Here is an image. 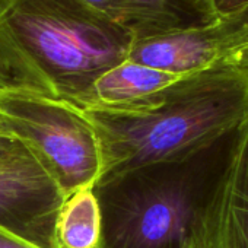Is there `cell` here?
<instances>
[{"label": "cell", "instance_id": "cell-1", "mask_svg": "<svg viewBox=\"0 0 248 248\" xmlns=\"http://www.w3.org/2000/svg\"><path fill=\"white\" fill-rule=\"evenodd\" d=\"M85 112L102 148L96 186L142 170L184 165L232 135L245 118L248 69L225 64L187 75L143 112Z\"/></svg>", "mask_w": 248, "mask_h": 248}, {"label": "cell", "instance_id": "cell-2", "mask_svg": "<svg viewBox=\"0 0 248 248\" xmlns=\"http://www.w3.org/2000/svg\"><path fill=\"white\" fill-rule=\"evenodd\" d=\"M132 43L80 0H0V60L12 88L73 102Z\"/></svg>", "mask_w": 248, "mask_h": 248}, {"label": "cell", "instance_id": "cell-3", "mask_svg": "<svg viewBox=\"0 0 248 248\" xmlns=\"http://www.w3.org/2000/svg\"><path fill=\"white\" fill-rule=\"evenodd\" d=\"M0 114L8 133L37 158L64 197L96 186L104 158L99 138L83 109L28 89H0Z\"/></svg>", "mask_w": 248, "mask_h": 248}, {"label": "cell", "instance_id": "cell-4", "mask_svg": "<svg viewBox=\"0 0 248 248\" xmlns=\"http://www.w3.org/2000/svg\"><path fill=\"white\" fill-rule=\"evenodd\" d=\"M172 167L136 171L96 186L102 248H181L197 203L187 177Z\"/></svg>", "mask_w": 248, "mask_h": 248}, {"label": "cell", "instance_id": "cell-5", "mask_svg": "<svg viewBox=\"0 0 248 248\" xmlns=\"http://www.w3.org/2000/svg\"><path fill=\"white\" fill-rule=\"evenodd\" d=\"M232 135L225 165L197 203L181 248H248V112Z\"/></svg>", "mask_w": 248, "mask_h": 248}, {"label": "cell", "instance_id": "cell-6", "mask_svg": "<svg viewBox=\"0 0 248 248\" xmlns=\"http://www.w3.org/2000/svg\"><path fill=\"white\" fill-rule=\"evenodd\" d=\"M64 194L25 146L0 162V226L40 248H57L54 222Z\"/></svg>", "mask_w": 248, "mask_h": 248}, {"label": "cell", "instance_id": "cell-7", "mask_svg": "<svg viewBox=\"0 0 248 248\" xmlns=\"http://www.w3.org/2000/svg\"><path fill=\"white\" fill-rule=\"evenodd\" d=\"M248 43V25L239 14L213 25L133 40L127 59L167 73L187 76L228 64Z\"/></svg>", "mask_w": 248, "mask_h": 248}, {"label": "cell", "instance_id": "cell-8", "mask_svg": "<svg viewBox=\"0 0 248 248\" xmlns=\"http://www.w3.org/2000/svg\"><path fill=\"white\" fill-rule=\"evenodd\" d=\"M184 76L124 60L99 78L72 104L85 111L136 114L152 108L161 93Z\"/></svg>", "mask_w": 248, "mask_h": 248}, {"label": "cell", "instance_id": "cell-9", "mask_svg": "<svg viewBox=\"0 0 248 248\" xmlns=\"http://www.w3.org/2000/svg\"><path fill=\"white\" fill-rule=\"evenodd\" d=\"M123 27L133 40L196 30L219 21L213 0H120Z\"/></svg>", "mask_w": 248, "mask_h": 248}, {"label": "cell", "instance_id": "cell-10", "mask_svg": "<svg viewBox=\"0 0 248 248\" xmlns=\"http://www.w3.org/2000/svg\"><path fill=\"white\" fill-rule=\"evenodd\" d=\"M54 239L57 248H102V215L95 186L64 199L56 216Z\"/></svg>", "mask_w": 248, "mask_h": 248}, {"label": "cell", "instance_id": "cell-11", "mask_svg": "<svg viewBox=\"0 0 248 248\" xmlns=\"http://www.w3.org/2000/svg\"><path fill=\"white\" fill-rule=\"evenodd\" d=\"M80 2L102 16L104 19L121 27H123V9H121V2L120 0H80Z\"/></svg>", "mask_w": 248, "mask_h": 248}, {"label": "cell", "instance_id": "cell-12", "mask_svg": "<svg viewBox=\"0 0 248 248\" xmlns=\"http://www.w3.org/2000/svg\"><path fill=\"white\" fill-rule=\"evenodd\" d=\"M213 8L217 18H226L247 9L248 0H213Z\"/></svg>", "mask_w": 248, "mask_h": 248}, {"label": "cell", "instance_id": "cell-13", "mask_svg": "<svg viewBox=\"0 0 248 248\" xmlns=\"http://www.w3.org/2000/svg\"><path fill=\"white\" fill-rule=\"evenodd\" d=\"M25 148L18 139L8 136V135H0V162L9 159L11 156L16 155Z\"/></svg>", "mask_w": 248, "mask_h": 248}, {"label": "cell", "instance_id": "cell-14", "mask_svg": "<svg viewBox=\"0 0 248 248\" xmlns=\"http://www.w3.org/2000/svg\"><path fill=\"white\" fill-rule=\"evenodd\" d=\"M239 15L244 19V22L248 25V8L244 9L242 12H239ZM228 66H236V67H245V69H248V43L244 44L241 48H238L232 54V57L228 62Z\"/></svg>", "mask_w": 248, "mask_h": 248}, {"label": "cell", "instance_id": "cell-15", "mask_svg": "<svg viewBox=\"0 0 248 248\" xmlns=\"http://www.w3.org/2000/svg\"><path fill=\"white\" fill-rule=\"evenodd\" d=\"M0 248H40V247L18 238L15 233H11L9 231L0 226Z\"/></svg>", "mask_w": 248, "mask_h": 248}, {"label": "cell", "instance_id": "cell-16", "mask_svg": "<svg viewBox=\"0 0 248 248\" xmlns=\"http://www.w3.org/2000/svg\"><path fill=\"white\" fill-rule=\"evenodd\" d=\"M5 88H12L11 79L2 64V60H0V89H5Z\"/></svg>", "mask_w": 248, "mask_h": 248}, {"label": "cell", "instance_id": "cell-17", "mask_svg": "<svg viewBox=\"0 0 248 248\" xmlns=\"http://www.w3.org/2000/svg\"><path fill=\"white\" fill-rule=\"evenodd\" d=\"M0 135H8V136H11L8 133V130H6V124H5V120H3L2 114H0Z\"/></svg>", "mask_w": 248, "mask_h": 248}]
</instances>
